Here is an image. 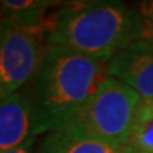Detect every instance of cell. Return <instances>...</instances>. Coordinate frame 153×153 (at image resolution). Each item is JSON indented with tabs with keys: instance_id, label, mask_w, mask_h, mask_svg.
<instances>
[{
	"instance_id": "obj_1",
	"label": "cell",
	"mask_w": 153,
	"mask_h": 153,
	"mask_svg": "<svg viewBox=\"0 0 153 153\" xmlns=\"http://www.w3.org/2000/svg\"><path fill=\"white\" fill-rule=\"evenodd\" d=\"M107 61L47 45L25 91L31 103L32 138L64 129L107 78Z\"/></svg>"
},
{
	"instance_id": "obj_2",
	"label": "cell",
	"mask_w": 153,
	"mask_h": 153,
	"mask_svg": "<svg viewBox=\"0 0 153 153\" xmlns=\"http://www.w3.org/2000/svg\"><path fill=\"white\" fill-rule=\"evenodd\" d=\"M146 25L139 9L121 1H78L56 10L47 45L108 61L143 41Z\"/></svg>"
},
{
	"instance_id": "obj_3",
	"label": "cell",
	"mask_w": 153,
	"mask_h": 153,
	"mask_svg": "<svg viewBox=\"0 0 153 153\" xmlns=\"http://www.w3.org/2000/svg\"><path fill=\"white\" fill-rule=\"evenodd\" d=\"M140 102L134 89L107 76L65 128L96 140L126 147Z\"/></svg>"
},
{
	"instance_id": "obj_4",
	"label": "cell",
	"mask_w": 153,
	"mask_h": 153,
	"mask_svg": "<svg viewBox=\"0 0 153 153\" xmlns=\"http://www.w3.org/2000/svg\"><path fill=\"white\" fill-rule=\"evenodd\" d=\"M45 35L0 18V79L3 97L30 83L44 54Z\"/></svg>"
},
{
	"instance_id": "obj_5",
	"label": "cell",
	"mask_w": 153,
	"mask_h": 153,
	"mask_svg": "<svg viewBox=\"0 0 153 153\" xmlns=\"http://www.w3.org/2000/svg\"><path fill=\"white\" fill-rule=\"evenodd\" d=\"M107 75L134 89L143 101H153V46L138 41L124 49L108 61Z\"/></svg>"
},
{
	"instance_id": "obj_6",
	"label": "cell",
	"mask_w": 153,
	"mask_h": 153,
	"mask_svg": "<svg viewBox=\"0 0 153 153\" xmlns=\"http://www.w3.org/2000/svg\"><path fill=\"white\" fill-rule=\"evenodd\" d=\"M32 139L31 103L18 91L0 101V152L30 146Z\"/></svg>"
},
{
	"instance_id": "obj_7",
	"label": "cell",
	"mask_w": 153,
	"mask_h": 153,
	"mask_svg": "<svg viewBox=\"0 0 153 153\" xmlns=\"http://www.w3.org/2000/svg\"><path fill=\"white\" fill-rule=\"evenodd\" d=\"M59 3L45 0H4L0 1V18H5L44 33L47 37L55 22L56 12H50Z\"/></svg>"
},
{
	"instance_id": "obj_8",
	"label": "cell",
	"mask_w": 153,
	"mask_h": 153,
	"mask_svg": "<svg viewBox=\"0 0 153 153\" xmlns=\"http://www.w3.org/2000/svg\"><path fill=\"white\" fill-rule=\"evenodd\" d=\"M38 153H128V148L96 140L64 128L47 134Z\"/></svg>"
},
{
	"instance_id": "obj_9",
	"label": "cell",
	"mask_w": 153,
	"mask_h": 153,
	"mask_svg": "<svg viewBox=\"0 0 153 153\" xmlns=\"http://www.w3.org/2000/svg\"><path fill=\"white\" fill-rule=\"evenodd\" d=\"M126 148L131 153H153V101L142 100Z\"/></svg>"
},
{
	"instance_id": "obj_10",
	"label": "cell",
	"mask_w": 153,
	"mask_h": 153,
	"mask_svg": "<svg viewBox=\"0 0 153 153\" xmlns=\"http://www.w3.org/2000/svg\"><path fill=\"white\" fill-rule=\"evenodd\" d=\"M138 9H139V13L143 17V21H144L146 25V35L143 41H146L151 46H153V0L142 1Z\"/></svg>"
},
{
	"instance_id": "obj_11",
	"label": "cell",
	"mask_w": 153,
	"mask_h": 153,
	"mask_svg": "<svg viewBox=\"0 0 153 153\" xmlns=\"http://www.w3.org/2000/svg\"><path fill=\"white\" fill-rule=\"evenodd\" d=\"M0 153H30L28 149H26V147H21V148H16V149H10V151H4Z\"/></svg>"
},
{
	"instance_id": "obj_12",
	"label": "cell",
	"mask_w": 153,
	"mask_h": 153,
	"mask_svg": "<svg viewBox=\"0 0 153 153\" xmlns=\"http://www.w3.org/2000/svg\"><path fill=\"white\" fill-rule=\"evenodd\" d=\"M3 97V85H1V79H0V101H1Z\"/></svg>"
},
{
	"instance_id": "obj_13",
	"label": "cell",
	"mask_w": 153,
	"mask_h": 153,
	"mask_svg": "<svg viewBox=\"0 0 153 153\" xmlns=\"http://www.w3.org/2000/svg\"><path fill=\"white\" fill-rule=\"evenodd\" d=\"M128 153H131V152H130V151H129V149H128Z\"/></svg>"
}]
</instances>
